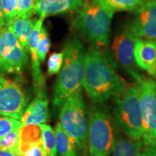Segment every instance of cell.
<instances>
[{
  "mask_svg": "<svg viewBox=\"0 0 156 156\" xmlns=\"http://www.w3.org/2000/svg\"><path fill=\"white\" fill-rule=\"evenodd\" d=\"M127 85L100 48L93 45L90 46L85 55L83 87L90 101L103 104Z\"/></svg>",
  "mask_w": 156,
  "mask_h": 156,
  "instance_id": "1",
  "label": "cell"
},
{
  "mask_svg": "<svg viewBox=\"0 0 156 156\" xmlns=\"http://www.w3.org/2000/svg\"><path fill=\"white\" fill-rule=\"evenodd\" d=\"M63 64L54 87L53 106L60 109L66 100L82 90L86 51L81 39L73 36L64 44Z\"/></svg>",
  "mask_w": 156,
  "mask_h": 156,
  "instance_id": "2",
  "label": "cell"
},
{
  "mask_svg": "<svg viewBox=\"0 0 156 156\" xmlns=\"http://www.w3.org/2000/svg\"><path fill=\"white\" fill-rule=\"evenodd\" d=\"M114 13L95 0H85L77 10L73 24L84 38L97 47L107 46L110 41L111 25Z\"/></svg>",
  "mask_w": 156,
  "mask_h": 156,
  "instance_id": "3",
  "label": "cell"
},
{
  "mask_svg": "<svg viewBox=\"0 0 156 156\" xmlns=\"http://www.w3.org/2000/svg\"><path fill=\"white\" fill-rule=\"evenodd\" d=\"M113 121L119 131L132 140H142V124L135 83L127 85L114 97Z\"/></svg>",
  "mask_w": 156,
  "mask_h": 156,
  "instance_id": "4",
  "label": "cell"
},
{
  "mask_svg": "<svg viewBox=\"0 0 156 156\" xmlns=\"http://www.w3.org/2000/svg\"><path fill=\"white\" fill-rule=\"evenodd\" d=\"M101 105L94 103L87 113V149L91 156H109L116 139L114 121Z\"/></svg>",
  "mask_w": 156,
  "mask_h": 156,
  "instance_id": "5",
  "label": "cell"
},
{
  "mask_svg": "<svg viewBox=\"0 0 156 156\" xmlns=\"http://www.w3.org/2000/svg\"><path fill=\"white\" fill-rule=\"evenodd\" d=\"M59 124L75 139L80 151L87 150V113L83 91L69 96L60 108Z\"/></svg>",
  "mask_w": 156,
  "mask_h": 156,
  "instance_id": "6",
  "label": "cell"
},
{
  "mask_svg": "<svg viewBox=\"0 0 156 156\" xmlns=\"http://www.w3.org/2000/svg\"><path fill=\"white\" fill-rule=\"evenodd\" d=\"M142 116V140L145 147L156 146V82L143 75L135 81Z\"/></svg>",
  "mask_w": 156,
  "mask_h": 156,
  "instance_id": "7",
  "label": "cell"
},
{
  "mask_svg": "<svg viewBox=\"0 0 156 156\" xmlns=\"http://www.w3.org/2000/svg\"><path fill=\"white\" fill-rule=\"evenodd\" d=\"M28 52L20 46L12 29L0 31V73L21 75L28 62Z\"/></svg>",
  "mask_w": 156,
  "mask_h": 156,
  "instance_id": "8",
  "label": "cell"
},
{
  "mask_svg": "<svg viewBox=\"0 0 156 156\" xmlns=\"http://www.w3.org/2000/svg\"><path fill=\"white\" fill-rule=\"evenodd\" d=\"M28 102L20 82L0 75V115L20 121Z\"/></svg>",
  "mask_w": 156,
  "mask_h": 156,
  "instance_id": "9",
  "label": "cell"
},
{
  "mask_svg": "<svg viewBox=\"0 0 156 156\" xmlns=\"http://www.w3.org/2000/svg\"><path fill=\"white\" fill-rule=\"evenodd\" d=\"M136 39L126 28L123 29L115 36L111 49L113 62L125 70L135 81L142 76L136 69L134 60Z\"/></svg>",
  "mask_w": 156,
  "mask_h": 156,
  "instance_id": "10",
  "label": "cell"
},
{
  "mask_svg": "<svg viewBox=\"0 0 156 156\" xmlns=\"http://www.w3.org/2000/svg\"><path fill=\"white\" fill-rule=\"evenodd\" d=\"M126 29L137 38H156V0H145L136 10Z\"/></svg>",
  "mask_w": 156,
  "mask_h": 156,
  "instance_id": "11",
  "label": "cell"
},
{
  "mask_svg": "<svg viewBox=\"0 0 156 156\" xmlns=\"http://www.w3.org/2000/svg\"><path fill=\"white\" fill-rule=\"evenodd\" d=\"M134 60L136 67L156 77V44L154 40L136 39Z\"/></svg>",
  "mask_w": 156,
  "mask_h": 156,
  "instance_id": "12",
  "label": "cell"
},
{
  "mask_svg": "<svg viewBox=\"0 0 156 156\" xmlns=\"http://www.w3.org/2000/svg\"><path fill=\"white\" fill-rule=\"evenodd\" d=\"M45 18L39 17L37 20L36 24L31 31L28 41V52H30L31 56V67H32V79L34 84V90L36 93L40 91L46 90V83L45 78L43 75L41 69L40 62H39L38 55H37V43L41 29L43 26Z\"/></svg>",
  "mask_w": 156,
  "mask_h": 156,
  "instance_id": "13",
  "label": "cell"
},
{
  "mask_svg": "<svg viewBox=\"0 0 156 156\" xmlns=\"http://www.w3.org/2000/svg\"><path fill=\"white\" fill-rule=\"evenodd\" d=\"M49 117L48 99L45 90L36 93V97L25 108L20 122L23 125L45 124Z\"/></svg>",
  "mask_w": 156,
  "mask_h": 156,
  "instance_id": "14",
  "label": "cell"
},
{
  "mask_svg": "<svg viewBox=\"0 0 156 156\" xmlns=\"http://www.w3.org/2000/svg\"><path fill=\"white\" fill-rule=\"evenodd\" d=\"M85 2V0H37L34 14L45 18L50 15L77 11Z\"/></svg>",
  "mask_w": 156,
  "mask_h": 156,
  "instance_id": "15",
  "label": "cell"
},
{
  "mask_svg": "<svg viewBox=\"0 0 156 156\" xmlns=\"http://www.w3.org/2000/svg\"><path fill=\"white\" fill-rule=\"evenodd\" d=\"M57 156H80V149L73 136L62 129L59 122L54 129Z\"/></svg>",
  "mask_w": 156,
  "mask_h": 156,
  "instance_id": "16",
  "label": "cell"
},
{
  "mask_svg": "<svg viewBox=\"0 0 156 156\" xmlns=\"http://www.w3.org/2000/svg\"><path fill=\"white\" fill-rule=\"evenodd\" d=\"M143 147L142 140H136L125 135L119 136L116 139L114 148L109 156H140Z\"/></svg>",
  "mask_w": 156,
  "mask_h": 156,
  "instance_id": "17",
  "label": "cell"
},
{
  "mask_svg": "<svg viewBox=\"0 0 156 156\" xmlns=\"http://www.w3.org/2000/svg\"><path fill=\"white\" fill-rule=\"evenodd\" d=\"M38 19L32 17H17L9 27L12 29L20 46L28 52V41Z\"/></svg>",
  "mask_w": 156,
  "mask_h": 156,
  "instance_id": "18",
  "label": "cell"
},
{
  "mask_svg": "<svg viewBox=\"0 0 156 156\" xmlns=\"http://www.w3.org/2000/svg\"><path fill=\"white\" fill-rule=\"evenodd\" d=\"M98 3L115 13L116 12L129 11L137 9L145 0H95Z\"/></svg>",
  "mask_w": 156,
  "mask_h": 156,
  "instance_id": "19",
  "label": "cell"
},
{
  "mask_svg": "<svg viewBox=\"0 0 156 156\" xmlns=\"http://www.w3.org/2000/svg\"><path fill=\"white\" fill-rule=\"evenodd\" d=\"M42 133V142L46 156H57L55 131L46 124H39Z\"/></svg>",
  "mask_w": 156,
  "mask_h": 156,
  "instance_id": "20",
  "label": "cell"
},
{
  "mask_svg": "<svg viewBox=\"0 0 156 156\" xmlns=\"http://www.w3.org/2000/svg\"><path fill=\"white\" fill-rule=\"evenodd\" d=\"M20 140V128L8 132L0 136V148L8 150L16 155L19 153Z\"/></svg>",
  "mask_w": 156,
  "mask_h": 156,
  "instance_id": "21",
  "label": "cell"
},
{
  "mask_svg": "<svg viewBox=\"0 0 156 156\" xmlns=\"http://www.w3.org/2000/svg\"><path fill=\"white\" fill-rule=\"evenodd\" d=\"M17 156H46L42 140L33 142H20Z\"/></svg>",
  "mask_w": 156,
  "mask_h": 156,
  "instance_id": "22",
  "label": "cell"
},
{
  "mask_svg": "<svg viewBox=\"0 0 156 156\" xmlns=\"http://www.w3.org/2000/svg\"><path fill=\"white\" fill-rule=\"evenodd\" d=\"M51 41L48 31L45 27L42 26L37 43V55L40 63H44L46 55L49 51Z\"/></svg>",
  "mask_w": 156,
  "mask_h": 156,
  "instance_id": "23",
  "label": "cell"
},
{
  "mask_svg": "<svg viewBox=\"0 0 156 156\" xmlns=\"http://www.w3.org/2000/svg\"><path fill=\"white\" fill-rule=\"evenodd\" d=\"M5 26H9L12 22L17 17V5L15 0H2Z\"/></svg>",
  "mask_w": 156,
  "mask_h": 156,
  "instance_id": "24",
  "label": "cell"
},
{
  "mask_svg": "<svg viewBox=\"0 0 156 156\" xmlns=\"http://www.w3.org/2000/svg\"><path fill=\"white\" fill-rule=\"evenodd\" d=\"M64 55L62 52H54L51 54L47 63V74L48 76L59 73L63 64Z\"/></svg>",
  "mask_w": 156,
  "mask_h": 156,
  "instance_id": "25",
  "label": "cell"
},
{
  "mask_svg": "<svg viewBox=\"0 0 156 156\" xmlns=\"http://www.w3.org/2000/svg\"><path fill=\"white\" fill-rule=\"evenodd\" d=\"M23 126L20 121L10 117L0 116V136Z\"/></svg>",
  "mask_w": 156,
  "mask_h": 156,
  "instance_id": "26",
  "label": "cell"
},
{
  "mask_svg": "<svg viewBox=\"0 0 156 156\" xmlns=\"http://www.w3.org/2000/svg\"><path fill=\"white\" fill-rule=\"evenodd\" d=\"M17 17H32L34 15L35 0H15Z\"/></svg>",
  "mask_w": 156,
  "mask_h": 156,
  "instance_id": "27",
  "label": "cell"
},
{
  "mask_svg": "<svg viewBox=\"0 0 156 156\" xmlns=\"http://www.w3.org/2000/svg\"><path fill=\"white\" fill-rule=\"evenodd\" d=\"M140 156H156V146L144 148Z\"/></svg>",
  "mask_w": 156,
  "mask_h": 156,
  "instance_id": "28",
  "label": "cell"
},
{
  "mask_svg": "<svg viewBox=\"0 0 156 156\" xmlns=\"http://www.w3.org/2000/svg\"><path fill=\"white\" fill-rule=\"evenodd\" d=\"M4 27H5V20L2 6V0H0V31L2 30Z\"/></svg>",
  "mask_w": 156,
  "mask_h": 156,
  "instance_id": "29",
  "label": "cell"
},
{
  "mask_svg": "<svg viewBox=\"0 0 156 156\" xmlns=\"http://www.w3.org/2000/svg\"><path fill=\"white\" fill-rule=\"evenodd\" d=\"M0 156H17V155L13 152L8 151V150L0 148Z\"/></svg>",
  "mask_w": 156,
  "mask_h": 156,
  "instance_id": "30",
  "label": "cell"
},
{
  "mask_svg": "<svg viewBox=\"0 0 156 156\" xmlns=\"http://www.w3.org/2000/svg\"><path fill=\"white\" fill-rule=\"evenodd\" d=\"M83 156H91V155H90L89 153H87V152H85V153H84V155H83Z\"/></svg>",
  "mask_w": 156,
  "mask_h": 156,
  "instance_id": "31",
  "label": "cell"
},
{
  "mask_svg": "<svg viewBox=\"0 0 156 156\" xmlns=\"http://www.w3.org/2000/svg\"><path fill=\"white\" fill-rule=\"evenodd\" d=\"M154 41H155V44H156V38H155V40H154Z\"/></svg>",
  "mask_w": 156,
  "mask_h": 156,
  "instance_id": "32",
  "label": "cell"
},
{
  "mask_svg": "<svg viewBox=\"0 0 156 156\" xmlns=\"http://www.w3.org/2000/svg\"><path fill=\"white\" fill-rule=\"evenodd\" d=\"M37 1V0H35V2H36Z\"/></svg>",
  "mask_w": 156,
  "mask_h": 156,
  "instance_id": "33",
  "label": "cell"
},
{
  "mask_svg": "<svg viewBox=\"0 0 156 156\" xmlns=\"http://www.w3.org/2000/svg\"><path fill=\"white\" fill-rule=\"evenodd\" d=\"M155 93H156V88H155Z\"/></svg>",
  "mask_w": 156,
  "mask_h": 156,
  "instance_id": "34",
  "label": "cell"
}]
</instances>
